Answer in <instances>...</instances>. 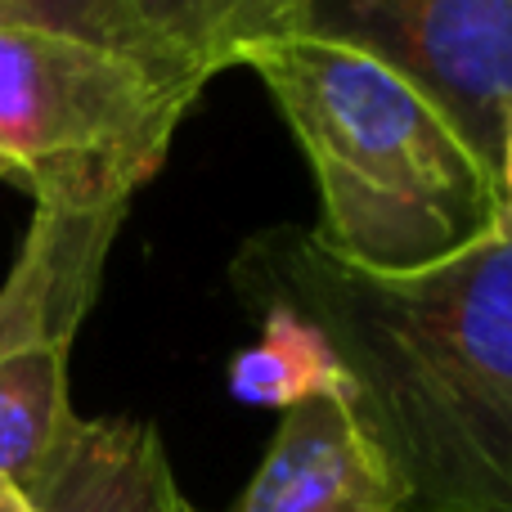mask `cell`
Segmentation results:
<instances>
[{"mask_svg":"<svg viewBox=\"0 0 512 512\" xmlns=\"http://www.w3.org/2000/svg\"><path fill=\"white\" fill-rule=\"evenodd\" d=\"M248 306L328 337L405 512H512V221L418 270H369L279 225L230 265Z\"/></svg>","mask_w":512,"mask_h":512,"instance_id":"obj_1","label":"cell"},{"mask_svg":"<svg viewBox=\"0 0 512 512\" xmlns=\"http://www.w3.org/2000/svg\"><path fill=\"white\" fill-rule=\"evenodd\" d=\"M319 189L315 239L351 265L418 270L504 221L499 171L378 54L319 32L239 50Z\"/></svg>","mask_w":512,"mask_h":512,"instance_id":"obj_2","label":"cell"},{"mask_svg":"<svg viewBox=\"0 0 512 512\" xmlns=\"http://www.w3.org/2000/svg\"><path fill=\"white\" fill-rule=\"evenodd\" d=\"M203 90L180 63L0 23V176L50 212L131 207Z\"/></svg>","mask_w":512,"mask_h":512,"instance_id":"obj_3","label":"cell"},{"mask_svg":"<svg viewBox=\"0 0 512 512\" xmlns=\"http://www.w3.org/2000/svg\"><path fill=\"white\" fill-rule=\"evenodd\" d=\"M126 216L131 207H36L9 279L0 283V477L23 490L45 477L81 423L68 391V360Z\"/></svg>","mask_w":512,"mask_h":512,"instance_id":"obj_4","label":"cell"},{"mask_svg":"<svg viewBox=\"0 0 512 512\" xmlns=\"http://www.w3.org/2000/svg\"><path fill=\"white\" fill-rule=\"evenodd\" d=\"M301 32L378 54L499 162L512 122V0H310Z\"/></svg>","mask_w":512,"mask_h":512,"instance_id":"obj_5","label":"cell"},{"mask_svg":"<svg viewBox=\"0 0 512 512\" xmlns=\"http://www.w3.org/2000/svg\"><path fill=\"white\" fill-rule=\"evenodd\" d=\"M230 512H405L382 450L342 400L283 409Z\"/></svg>","mask_w":512,"mask_h":512,"instance_id":"obj_6","label":"cell"},{"mask_svg":"<svg viewBox=\"0 0 512 512\" xmlns=\"http://www.w3.org/2000/svg\"><path fill=\"white\" fill-rule=\"evenodd\" d=\"M27 499L36 512H198L144 418H81Z\"/></svg>","mask_w":512,"mask_h":512,"instance_id":"obj_7","label":"cell"},{"mask_svg":"<svg viewBox=\"0 0 512 512\" xmlns=\"http://www.w3.org/2000/svg\"><path fill=\"white\" fill-rule=\"evenodd\" d=\"M310 0H131L140 32L162 59L212 81L239 50L301 32Z\"/></svg>","mask_w":512,"mask_h":512,"instance_id":"obj_8","label":"cell"},{"mask_svg":"<svg viewBox=\"0 0 512 512\" xmlns=\"http://www.w3.org/2000/svg\"><path fill=\"white\" fill-rule=\"evenodd\" d=\"M261 315V337L230 360V396L256 409H292L301 400H342L351 405L355 387L337 351L310 319L283 301L252 306Z\"/></svg>","mask_w":512,"mask_h":512,"instance_id":"obj_9","label":"cell"},{"mask_svg":"<svg viewBox=\"0 0 512 512\" xmlns=\"http://www.w3.org/2000/svg\"><path fill=\"white\" fill-rule=\"evenodd\" d=\"M0 23L68 32V36H81V41L108 45V50H126V54H140V59L171 63L140 32V23L131 14V0H0Z\"/></svg>","mask_w":512,"mask_h":512,"instance_id":"obj_10","label":"cell"},{"mask_svg":"<svg viewBox=\"0 0 512 512\" xmlns=\"http://www.w3.org/2000/svg\"><path fill=\"white\" fill-rule=\"evenodd\" d=\"M495 171H499V203H504V221H512V122L504 131V144H499Z\"/></svg>","mask_w":512,"mask_h":512,"instance_id":"obj_11","label":"cell"},{"mask_svg":"<svg viewBox=\"0 0 512 512\" xmlns=\"http://www.w3.org/2000/svg\"><path fill=\"white\" fill-rule=\"evenodd\" d=\"M0 512H36L32 499H27V490L18 486V481L0 477Z\"/></svg>","mask_w":512,"mask_h":512,"instance_id":"obj_12","label":"cell"}]
</instances>
